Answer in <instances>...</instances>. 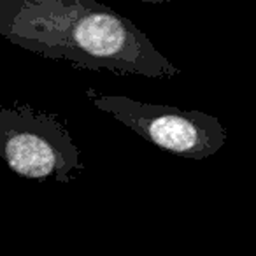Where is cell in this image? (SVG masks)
I'll return each mask as SVG.
<instances>
[{"instance_id":"3957f363","label":"cell","mask_w":256,"mask_h":256,"mask_svg":"<svg viewBox=\"0 0 256 256\" xmlns=\"http://www.w3.org/2000/svg\"><path fill=\"white\" fill-rule=\"evenodd\" d=\"M92 102L104 112L132 128L151 144L182 158L206 160L226 142V130L216 116L202 110L158 106L121 95H96Z\"/></svg>"},{"instance_id":"7a4b0ae2","label":"cell","mask_w":256,"mask_h":256,"mask_svg":"<svg viewBox=\"0 0 256 256\" xmlns=\"http://www.w3.org/2000/svg\"><path fill=\"white\" fill-rule=\"evenodd\" d=\"M0 158L16 176L32 181L70 182L84 168L58 118L28 106L0 107Z\"/></svg>"},{"instance_id":"6da1fadb","label":"cell","mask_w":256,"mask_h":256,"mask_svg":"<svg viewBox=\"0 0 256 256\" xmlns=\"http://www.w3.org/2000/svg\"><path fill=\"white\" fill-rule=\"evenodd\" d=\"M0 36L90 70L174 78L179 68L128 18L92 0H0Z\"/></svg>"}]
</instances>
